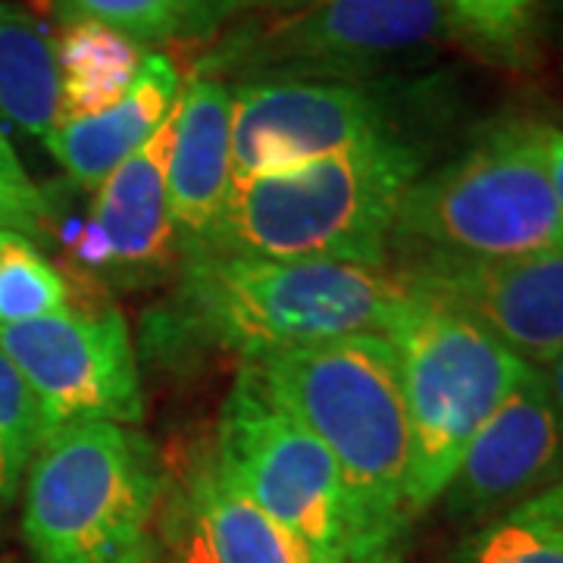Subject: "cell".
<instances>
[{
	"label": "cell",
	"mask_w": 563,
	"mask_h": 563,
	"mask_svg": "<svg viewBox=\"0 0 563 563\" xmlns=\"http://www.w3.org/2000/svg\"><path fill=\"white\" fill-rule=\"evenodd\" d=\"M269 398L313 432L342 479L347 563H383L410 526V422L385 335L363 332L247 363Z\"/></svg>",
	"instance_id": "cell-1"
},
{
	"label": "cell",
	"mask_w": 563,
	"mask_h": 563,
	"mask_svg": "<svg viewBox=\"0 0 563 563\" xmlns=\"http://www.w3.org/2000/svg\"><path fill=\"white\" fill-rule=\"evenodd\" d=\"M401 298L398 276L373 266L195 251L179 261V291L154 329L176 351L207 344L251 363L344 335H383Z\"/></svg>",
	"instance_id": "cell-2"
},
{
	"label": "cell",
	"mask_w": 563,
	"mask_h": 563,
	"mask_svg": "<svg viewBox=\"0 0 563 563\" xmlns=\"http://www.w3.org/2000/svg\"><path fill=\"white\" fill-rule=\"evenodd\" d=\"M426 157L413 135H388L295 169L232 179L201 251L383 269Z\"/></svg>",
	"instance_id": "cell-3"
},
{
	"label": "cell",
	"mask_w": 563,
	"mask_h": 563,
	"mask_svg": "<svg viewBox=\"0 0 563 563\" xmlns=\"http://www.w3.org/2000/svg\"><path fill=\"white\" fill-rule=\"evenodd\" d=\"M548 129L529 117H504L454 161L422 173L391 235L401 261H504L563 247V217L544 157Z\"/></svg>",
	"instance_id": "cell-4"
},
{
	"label": "cell",
	"mask_w": 563,
	"mask_h": 563,
	"mask_svg": "<svg viewBox=\"0 0 563 563\" xmlns=\"http://www.w3.org/2000/svg\"><path fill=\"white\" fill-rule=\"evenodd\" d=\"M157 451L120 422H76L25 470L22 536L32 563H154Z\"/></svg>",
	"instance_id": "cell-5"
},
{
	"label": "cell",
	"mask_w": 563,
	"mask_h": 563,
	"mask_svg": "<svg viewBox=\"0 0 563 563\" xmlns=\"http://www.w3.org/2000/svg\"><path fill=\"white\" fill-rule=\"evenodd\" d=\"M383 335L398 361L410 422L407 514L413 520L442 498L466 444L529 363L479 322L410 288Z\"/></svg>",
	"instance_id": "cell-6"
},
{
	"label": "cell",
	"mask_w": 563,
	"mask_h": 563,
	"mask_svg": "<svg viewBox=\"0 0 563 563\" xmlns=\"http://www.w3.org/2000/svg\"><path fill=\"white\" fill-rule=\"evenodd\" d=\"M448 0H307L229 25L198 76L242 81H366L435 47L454 29Z\"/></svg>",
	"instance_id": "cell-7"
},
{
	"label": "cell",
	"mask_w": 563,
	"mask_h": 563,
	"mask_svg": "<svg viewBox=\"0 0 563 563\" xmlns=\"http://www.w3.org/2000/svg\"><path fill=\"white\" fill-rule=\"evenodd\" d=\"M222 476L261 507L301 563H347L342 479L322 442L269 398L244 363L217 432Z\"/></svg>",
	"instance_id": "cell-8"
},
{
	"label": "cell",
	"mask_w": 563,
	"mask_h": 563,
	"mask_svg": "<svg viewBox=\"0 0 563 563\" xmlns=\"http://www.w3.org/2000/svg\"><path fill=\"white\" fill-rule=\"evenodd\" d=\"M232 179L295 169L407 132L410 88L398 81L276 79L232 85Z\"/></svg>",
	"instance_id": "cell-9"
},
{
	"label": "cell",
	"mask_w": 563,
	"mask_h": 563,
	"mask_svg": "<svg viewBox=\"0 0 563 563\" xmlns=\"http://www.w3.org/2000/svg\"><path fill=\"white\" fill-rule=\"evenodd\" d=\"M0 347L38 398L44 439L76 422L139 426L144 417L132 332L113 303L0 325Z\"/></svg>",
	"instance_id": "cell-10"
},
{
	"label": "cell",
	"mask_w": 563,
	"mask_h": 563,
	"mask_svg": "<svg viewBox=\"0 0 563 563\" xmlns=\"http://www.w3.org/2000/svg\"><path fill=\"white\" fill-rule=\"evenodd\" d=\"M398 282L448 303L529 366H548L563 351V247L504 257H404Z\"/></svg>",
	"instance_id": "cell-11"
},
{
	"label": "cell",
	"mask_w": 563,
	"mask_h": 563,
	"mask_svg": "<svg viewBox=\"0 0 563 563\" xmlns=\"http://www.w3.org/2000/svg\"><path fill=\"white\" fill-rule=\"evenodd\" d=\"M563 463V429L544 369L526 366L498 410L466 444L444 488L454 520H495L554 483Z\"/></svg>",
	"instance_id": "cell-12"
},
{
	"label": "cell",
	"mask_w": 563,
	"mask_h": 563,
	"mask_svg": "<svg viewBox=\"0 0 563 563\" xmlns=\"http://www.w3.org/2000/svg\"><path fill=\"white\" fill-rule=\"evenodd\" d=\"M176 117L179 103L161 129L98 185L88 222L63 229V244L85 269L132 285L154 279L181 261L166 191Z\"/></svg>",
	"instance_id": "cell-13"
},
{
	"label": "cell",
	"mask_w": 563,
	"mask_h": 563,
	"mask_svg": "<svg viewBox=\"0 0 563 563\" xmlns=\"http://www.w3.org/2000/svg\"><path fill=\"white\" fill-rule=\"evenodd\" d=\"M232 88L213 76H195L179 101L169 154V220L179 254L201 251L232 185Z\"/></svg>",
	"instance_id": "cell-14"
},
{
	"label": "cell",
	"mask_w": 563,
	"mask_h": 563,
	"mask_svg": "<svg viewBox=\"0 0 563 563\" xmlns=\"http://www.w3.org/2000/svg\"><path fill=\"white\" fill-rule=\"evenodd\" d=\"M179 88L181 76L173 57L147 54L139 79L120 101L101 113L57 122L44 144L79 185H101L176 110Z\"/></svg>",
	"instance_id": "cell-15"
},
{
	"label": "cell",
	"mask_w": 563,
	"mask_h": 563,
	"mask_svg": "<svg viewBox=\"0 0 563 563\" xmlns=\"http://www.w3.org/2000/svg\"><path fill=\"white\" fill-rule=\"evenodd\" d=\"M60 73V120L101 113L120 101L147 60L144 44L101 22H66L54 41Z\"/></svg>",
	"instance_id": "cell-16"
},
{
	"label": "cell",
	"mask_w": 563,
	"mask_h": 563,
	"mask_svg": "<svg viewBox=\"0 0 563 563\" xmlns=\"http://www.w3.org/2000/svg\"><path fill=\"white\" fill-rule=\"evenodd\" d=\"M191 507L217 563H301L279 526L222 476L213 454L191 473Z\"/></svg>",
	"instance_id": "cell-17"
},
{
	"label": "cell",
	"mask_w": 563,
	"mask_h": 563,
	"mask_svg": "<svg viewBox=\"0 0 563 563\" xmlns=\"http://www.w3.org/2000/svg\"><path fill=\"white\" fill-rule=\"evenodd\" d=\"M0 113L47 141L60 120V73L54 41L38 22L0 3Z\"/></svg>",
	"instance_id": "cell-18"
},
{
	"label": "cell",
	"mask_w": 563,
	"mask_h": 563,
	"mask_svg": "<svg viewBox=\"0 0 563 563\" xmlns=\"http://www.w3.org/2000/svg\"><path fill=\"white\" fill-rule=\"evenodd\" d=\"M457 563H563L561 483L495 517L463 544Z\"/></svg>",
	"instance_id": "cell-19"
},
{
	"label": "cell",
	"mask_w": 563,
	"mask_h": 563,
	"mask_svg": "<svg viewBox=\"0 0 563 563\" xmlns=\"http://www.w3.org/2000/svg\"><path fill=\"white\" fill-rule=\"evenodd\" d=\"M69 310V282L22 232L0 229V325Z\"/></svg>",
	"instance_id": "cell-20"
},
{
	"label": "cell",
	"mask_w": 563,
	"mask_h": 563,
	"mask_svg": "<svg viewBox=\"0 0 563 563\" xmlns=\"http://www.w3.org/2000/svg\"><path fill=\"white\" fill-rule=\"evenodd\" d=\"M44 442V420L35 391L20 366L0 347V504L13 501L25 470Z\"/></svg>",
	"instance_id": "cell-21"
},
{
	"label": "cell",
	"mask_w": 563,
	"mask_h": 563,
	"mask_svg": "<svg viewBox=\"0 0 563 563\" xmlns=\"http://www.w3.org/2000/svg\"><path fill=\"white\" fill-rule=\"evenodd\" d=\"M66 22H101L139 44L179 38L181 0H54Z\"/></svg>",
	"instance_id": "cell-22"
},
{
	"label": "cell",
	"mask_w": 563,
	"mask_h": 563,
	"mask_svg": "<svg viewBox=\"0 0 563 563\" xmlns=\"http://www.w3.org/2000/svg\"><path fill=\"white\" fill-rule=\"evenodd\" d=\"M47 222H51V201L25 173L13 144L0 129V229L35 239L47 232Z\"/></svg>",
	"instance_id": "cell-23"
},
{
	"label": "cell",
	"mask_w": 563,
	"mask_h": 563,
	"mask_svg": "<svg viewBox=\"0 0 563 563\" xmlns=\"http://www.w3.org/2000/svg\"><path fill=\"white\" fill-rule=\"evenodd\" d=\"M454 22L473 38L495 47L514 51L529 29L532 0H448Z\"/></svg>",
	"instance_id": "cell-24"
},
{
	"label": "cell",
	"mask_w": 563,
	"mask_h": 563,
	"mask_svg": "<svg viewBox=\"0 0 563 563\" xmlns=\"http://www.w3.org/2000/svg\"><path fill=\"white\" fill-rule=\"evenodd\" d=\"M257 0H181L179 38L210 41L220 35L229 22L254 10Z\"/></svg>",
	"instance_id": "cell-25"
},
{
	"label": "cell",
	"mask_w": 563,
	"mask_h": 563,
	"mask_svg": "<svg viewBox=\"0 0 563 563\" xmlns=\"http://www.w3.org/2000/svg\"><path fill=\"white\" fill-rule=\"evenodd\" d=\"M544 157H548V179H551V188H554V198H558L563 217V129H548Z\"/></svg>",
	"instance_id": "cell-26"
},
{
	"label": "cell",
	"mask_w": 563,
	"mask_h": 563,
	"mask_svg": "<svg viewBox=\"0 0 563 563\" xmlns=\"http://www.w3.org/2000/svg\"><path fill=\"white\" fill-rule=\"evenodd\" d=\"M181 563H217V558H213V551H210V544L203 539V532L198 529V523H195V529H191L188 539H185Z\"/></svg>",
	"instance_id": "cell-27"
},
{
	"label": "cell",
	"mask_w": 563,
	"mask_h": 563,
	"mask_svg": "<svg viewBox=\"0 0 563 563\" xmlns=\"http://www.w3.org/2000/svg\"><path fill=\"white\" fill-rule=\"evenodd\" d=\"M544 379H548V388H551V398H554V407H558V417H561L563 429V351L544 366Z\"/></svg>",
	"instance_id": "cell-28"
},
{
	"label": "cell",
	"mask_w": 563,
	"mask_h": 563,
	"mask_svg": "<svg viewBox=\"0 0 563 563\" xmlns=\"http://www.w3.org/2000/svg\"><path fill=\"white\" fill-rule=\"evenodd\" d=\"M307 0H257L254 10H291V7H301Z\"/></svg>",
	"instance_id": "cell-29"
},
{
	"label": "cell",
	"mask_w": 563,
	"mask_h": 563,
	"mask_svg": "<svg viewBox=\"0 0 563 563\" xmlns=\"http://www.w3.org/2000/svg\"><path fill=\"white\" fill-rule=\"evenodd\" d=\"M558 483H561V488H563V479H558Z\"/></svg>",
	"instance_id": "cell-30"
}]
</instances>
